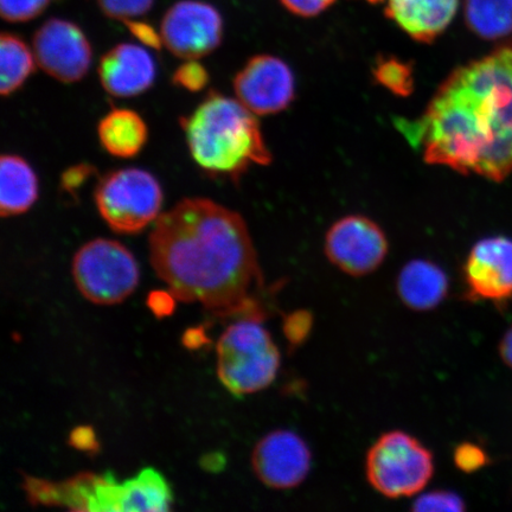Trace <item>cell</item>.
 Segmentation results:
<instances>
[{
    "label": "cell",
    "mask_w": 512,
    "mask_h": 512,
    "mask_svg": "<svg viewBox=\"0 0 512 512\" xmlns=\"http://www.w3.org/2000/svg\"><path fill=\"white\" fill-rule=\"evenodd\" d=\"M465 509L464 499L456 492L446 490L420 495L412 505L414 512H463Z\"/></svg>",
    "instance_id": "603a6c76"
},
{
    "label": "cell",
    "mask_w": 512,
    "mask_h": 512,
    "mask_svg": "<svg viewBox=\"0 0 512 512\" xmlns=\"http://www.w3.org/2000/svg\"><path fill=\"white\" fill-rule=\"evenodd\" d=\"M433 475V453L406 432L382 434L367 453L368 482L384 497L399 499L418 495Z\"/></svg>",
    "instance_id": "5b68a950"
},
{
    "label": "cell",
    "mask_w": 512,
    "mask_h": 512,
    "mask_svg": "<svg viewBox=\"0 0 512 512\" xmlns=\"http://www.w3.org/2000/svg\"><path fill=\"white\" fill-rule=\"evenodd\" d=\"M37 66L63 83L81 81L92 66V46L85 32L73 22L51 18L32 40Z\"/></svg>",
    "instance_id": "30bf717a"
},
{
    "label": "cell",
    "mask_w": 512,
    "mask_h": 512,
    "mask_svg": "<svg viewBox=\"0 0 512 512\" xmlns=\"http://www.w3.org/2000/svg\"><path fill=\"white\" fill-rule=\"evenodd\" d=\"M335 2L336 0H280L287 11L304 18L316 17L322 14Z\"/></svg>",
    "instance_id": "f1b7e54d"
},
{
    "label": "cell",
    "mask_w": 512,
    "mask_h": 512,
    "mask_svg": "<svg viewBox=\"0 0 512 512\" xmlns=\"http://www.w3.org/2000/svg\"><path fill=\"white\" fill-rule=\"evenodd\" d=\"M467 297L504 304L512 299V240L492 236L472 247L464 266Z\"/></svg>",
    "instance_id": "4fadbf2b"
},
{
    "label": "cell",
    "mask_w": 512,
    "mask_h": 512,
    "mask_svg": "<svg viewBox=\"0 0 512 512\" xmlns=\"http://www.w3.org/2000/svg\"><path fill=\"white\" fill-rule=\"evenodd\" d=\"M179 121L192 159L209 176L238 182L253 165L272 162L256 115L238 99L210 92Z\"/></svg>",
    "instance_id": "3957f363"
},
{
    "label": "cell",
    "mask_w": 512,
    "mask_h": 512,
    "mask_svg": "<svg viewBox=\"0 0 512 512\" xmlns=\"http://www.w3.org/2000/svg\"><path fill=\"white\" fill-rule=\"evenodd\" d=\"M234 92L256 117L283 112L296 96V80L288 64L272 55L252 57L236 74Z\"/></svg>",
    "instance_id": "8fae6325"
},
{
    "label": "cell",
    "mask_w": 512,
    "mask_h": 512,
    "mask_svg": "<svg viewBox=\"0 0 512 512\" xmlns=\"http://www.w3.org/2000/svg\"><path fill=\"white\" fill-rule=\"evenodd\" d=\"M78 290L96 305H115L136 291L139 266L134 255L120 242L95 239L76 252L72 265Z\"/></svg>",
    "instance_id": "52a82bcc"
},
{
    "label": "cell",
    "mask_w": 512,
    "mask_h": 512,
    "mask_svg": "<svg viewBox=\"0 0 512 512\" xmlns=\"http://www.w3.org/2000/svg\"><path fill=\"white\" fill-rule=\"evenodd\" d=\"M453 460L457 469L467 475L484 469L490 463L488 453L484 451V448L472 443L458 445L454 450Z\"/></svg>",
    "instance_id": "4316f807"
},
{
    "label": "cell",
    "mask_w": 512,
    "mask_h": 512,
    "mask_svg": "<svg viewBox=\"0 0 512 512\" xmlns=\"http://www.w3.org/2000/svg\"><path fill=\"white\" fill-rule=\"evenodd\" d=\"M396 126L426 163L503 182L512 174V41L454 70L418 120Z\"/></svg>",
    "instance_id": "6da1fadb"
},
{
    "label": "cell",
    "mask_w": 512,
    "mask_h": 512,
    "mask_svg": "<svg viewBox=\"0 0 512 512\" xmlns=\"http://www.w3.org/2000/svg\"><path fill=\"white\" fill-rule=\"evenodd\" d=\"M102 87L114 98H134L149 91L157 76L156 62L144 46L121 43L99 63Z\"/></svg>",
    "instance_id": "5bb4252c"
},
{
    "label": "cell",
    "mask_w": 512,
    "mask_h": 512,
    "mask_svg": "<svg viewBox=\"0 0 512 512\" xmlns=\"http://www.w3.org/2000/svg\"><path fill=\"white\" fill-rule=\"evenodd\" d=\"M401 303L415 312H428L445 302L450 280L443 268L424 259L409 261L396 280Z\"/></svg>",
    "instance_id": "2e32d148"
},
{
    "label": "cell",
    "mask_w": 512,
    "mask_h": 512,
    "mask_svg": "<svg viewBox=\"0 0 512 512\" xmlns=\"http://www.w3.org/2000/svg\"><path fill=\"white\" fill-rule=\"evenodd\" d=\"M95 174V168L91 164H78L63 172L61 177V189L72 197L78 196V191L86 184L89 178Z\"/></svg>",
    "instance_id": "83f0119b"
},
{
    "label": "cell",
    "mask_w": 512,
    "mask_h": 512,
    "mask_svg": "<svg viewBox=\"0 0 512 512\" xmlns=\"http://www.w3.org/2000/svg\"><path fill=\"white\" fill-rule=\"evenodd\" d=\"M498 351L503 362L512 370V326L505 332L501 343H499Z\"/></svg>",
    "instance_id": "1f68e13d"
},
{
    "label": "cell",
    "mask_w": 512,
    "mask_h": 512,
    "mask_svg": "<svg viewBox=\"0 0 512 512\" xmlns=\"http://www.w3.org/2000/svg\"><path fill=\"white\" fill-rule=\"evenodd\" d=\"M128 30H130L132 36L136 37L137 40L143 44L144 47L159 50L163 46L162 35L157 32L155 28L151 27L142 21H136V19H130V21L124 22Z\"/></svg>",
    "instance_id": "f546056e"
},
{
    "label": "cell",
    "mask_w": 512,
    "mask_h": 512,
    "mask_svg": "<svg viewBox=\"0 0 512 512\" xmlns=\"http://www.w3.org/2000/svg\"><path fill=\"white\" fill-rule=\"evenodd\" d=\"M374 76L381 86L398 96H408L413 92L412 68L395 57H381L374 68Z\"/></svg>",
    "instance_id": "44dd1931"
},
{
    "label": "cell",
    "mask_w": 512,
    "mask_h": 512,
    "mask_svg": "<svg viewBox=\"0 0 512 512\" xmlns=\"http://www.w3.org/2000/svg\"><path fill=\"white\" fill-rule=\"evenodd\" d=\"M209 80L208 70L198 60L185 61L172 75V83L175 86L191 93L202 91L208 86Z\"/></svg>",
    "instance_id": "484cf974"
},
{
    "label": "cell",
    "mask_w": 512,
    "mask_h": 512,
    "mask_svg": "<svg viewBox=\"0 0 512 512\" xmlns=\"http://www.w3.org/2000/svg\"><path fill=\"white\" fill-rule=\"evenodd\" d=\"M312 453L299 434L277 430L255 445L252 467L260 482L274 490H291L305 482L311 471Z\"/></svg>",
    "instance_id": "7c38bea8"
},
{
    "label": "cell",
    "mask_w": 512,
    "mask_h": 512,
    "mask_svg": "<svg viewBox=\"0 0 512 512\" xmlns=\"http://www.w3.org/2000/svg\"><path fill=\"white\" fill-rule=\"evenodd\" d=\"M367 2H369L370 4H377V3L384 2V0H367Z\"/></svg>",
    "instance_id": "d6a6232c"
},
{
    "label": "cell",
    "mask_w": 512,
    "mask_h": 512,
    "mask_svg": "<svg viewBox=\"0 0 512 512\" xmlns=\"http://www.w3.org/2000/svg\"><path fill=\"white\" fill-rule=\"evenodd\" d=\"M155 0H98L107 17L126 22L144 16L152 9Z\"/></svg>",
    "instance_id": "d4e9b609"
},
{
    "label": "cell",
    "mask_w": 512,
    "mask_h": 512,
    "mask_svg": "<svg viewBox=\"0 0 512 512\" xmlns=\"http://www.w3.org/2000/svg\"><path fill=\"white\" fill-rule=\"evenodd\" d=\"M100 144L111 156L128 159L139 155L149 138V130L137 112L114 108L98 126Z\"/></svg>",
    "instance_id": "ac0fdd59"
},
{
    "label": "cell",
    "mask_w": 512,
    "mask_h": 512,
    "mask_svg": "<svg viewBox=\"0 0 512 512\" xmlns=\"http://www.w3.org/2000/svg\"><path fill=\"white\" fill-rule=\"evenodd\" d=\"M163 46L184 61L213 53L223 40V19L215 6L181 0L171 6L160 25Z\"/></svg>",
    "instance_id": "9c48e42d"
},
{
    "label": "cell",
    "mask_w": 512,
    "mask_h": 512,
    "mask_svg": "<svg viewBox=\"0 0 512 512\" xmlns=\"http://www.w3.org/2000/svg\"><path fill=\"white\" fill-rule=\"evenodd\" d=\"M34 51L21 37L4 32L0 37V93L10 96L21 89L36 67Z\"/></svg>",
    "instance_id": "ffe728a7"
},
{
    "label": "cell",
    "mask_w": 512,
    "mask_h": 512,
    "mask_svg": "<svg viewBox=\"0 0 512 512\" xmlns=\"http://www.w3.org/2000/svg\"><path fill=\"white\" fill-rule=\"evenodd\" d=\"M163 200L158 179L137 168L110 172L95 190V203L102 219L119 234H138L157 221Z\"/></svg>",
    "instance_id": "8992f818"
},
{
    "label": "cell",
    "mask_w": 512,
    "mask_h": 512,
    "mask_svg": "<svg viewBox=\"0 0 512 512\" xmlns=\"http://www.w3.org/2000/svg\"><path fill=\"white\" fill-rule=\"evenodd\" d=\"M216 352L217 376L235 396L259 393L277 379L280 351L260 319L245 318L229 325Z\"/></svg>",
    "instance_id": "277c9868"
},
{
    "label": "cell",
    "mask_w": 512,
    "mask_h": 512,
    "mask_svg": "<svg viewBox=\"0 0 512 512\" xmlns=\"http://www.w3.org/2000/svg\"><path fill=\"white\" fill-rule=\"evenodd\" d=\"M174 298V296H166L165 293H163L162 298H160V292L151 293L149 298V305L151 310H153L156 315H169V313L172 311V306H174V302H172V299Z\"/></svg>",
    "instance_id": "4dcf8cb0"
},
{
    "label": "cell",
    "mask_w": 512,
    "mask_h": 512,
    "mask_svg": "<svg viewBox=\"0 0 512 512\" xmlns=\"http://www.w3.org/2000/svg\"><path fill=\"white\" fill-rule=\"evenodd\" d=\"M315 325V317L309 310H296L284 317L283 332L288 343V349L296 351L302 348L310 338Z\"/></svg>",
    "instance_id": "7402d4cb"
},
{
    "label": "cell",
    "mask_w": 512,
    "mask_h": 512,
    "mask_svg": "<svg viewBox=\"0 0 512 512\" xmlns=\"http://www.w3.org/2000/svg\"><path fill=\"white\" fill-rule=\"evenodd\" d=\"M150 258L175 299L260 318L255 294L264 280L252 236L236 211L208 198H185L158 217Z\"/></svg>",
    "instance_id": "7a4b0ae2"
},
{
    "label": "cell",
    "mask_w": 512,
    "mask_h": 512,
    "mask_svg": "<svg viewBox=\"0 0 512 512\" xmlns=\"http://www.w3.org/2000/svg\"><path fill=\"white\" fill-rule=\"evenodd\" d=\"M389 243L382 228L363 215L338 220L326 233L324 252L332 265L350 277H366L386 260Z\"/></svg>",
    "instance_id": "ba28073f"
},
{
    "label": "cell",
    "mask_w": 512,
    "mask_h": 512,
    "mask_svg": "<svg viewBox=\"0 0 512 512\" xmlns=\"http://www.w3.org/2000/svg\"><path fill=\"white\" fill-rule=\"evenodd\" d=\"M51 0H0V14L4 21L25 23L43 14Z\"/></svg>",
    "instance_id": "cb8c5ba5"
},
{
    "label": "cell",
    "mask_w": 512,
    "mask_h": 512,
    "mask_svg": "<svg viewBox=\"0 0 512 512\" xmlns=\"http://www.w3.org/2000/svg\"><path fill=\"white\" fill-rule=\"evenodd\" d=\"M38 195L40 182L27 160L4 155L0 159V214L10 217L27 213L34 207Z\"/></svg>",
    "instance_id": "e0dca14e"
},
{
    "label": "cell",
    "mask_w": 512,
    "mask_h": 512,
    "mask_svg": "<svg viewBox=\"0 0 512 512\" xmlns=\"http://www.w3.org/2000/svg\"><path fill=\"white\" fill-rule=\"evenodd\" d=\"M466 27L485 41L512 35V0H465Z\"/></svg>",
    "instance_id": "d6986e66"
},
{
    "label": "cell",
    "mask_w": 512,
    "mask_h": 512,
    "mask_svg": "<svg viewBox=\"0 0 512 512\" xmlns=\"http://www.w3.org/2000/svg\"><path fill=\"white\" fill-rule=\"evenodd\" d=\"M459 0H387L386 16L413 40L431 43L450 27Z\"/></svg>",
    "instance_id": "9a60e30c"
}]
</instances>
